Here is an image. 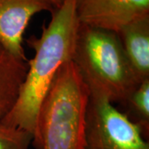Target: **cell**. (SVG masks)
<instances>
[{
    "label": "cell",
    "mask_w": 149,
    "mask_h": 149,
    "mask_svg": "<svg viewBox=\"0 0 149 149\" xmlns=\"http://www.w3.org/2000/svg\"><path fill=\"white\" fill-rule=\"evenodd\" d=\"M51 13L49 23L42 25L41 36L32 35L27 39L34 56L27 61V74L14 105L1 120L27 131L33 140L41 104L59 70L72 59L80 26L75 0H65Z\"/></svg>",
    "instance_id": "1"
},
{
    "label": "cell",
    "mask_w": 149,
    "mask_h": 149,
    "mask_svg": "<svg viewBox=\"0 0 149 149\" xmlns=\"http://www.w3.org/2000/svg\"><path fill=\"white\" fill-rule=\"evenodd\" d=\"M90 91L74 63L56 74L38 111L36 149H84Z\"/></svg>",
    "instance_id": "2"
},
{
    "label": "cell",
    "mask_w": 149,
    "mask_h": 149,
    "mask_svg": "<svg viewBox=\"0 0 149 149\" xmlns=\"http://www.w3.org/2000/svg\"><path fill=\"white\" fill-rule=\"evenodd\" d=\"M90 95L123 104L139 85L117 33L80 24L72 56Z\"/></svg>",
    "instance_id": "3"
},
{
    "label": "cell",
    "mask_w": 149,
    "mask_h": 149,
    "mask_svg": "<svg viewBox=\"0 0 149 149\" xmlns=\"http://www.w3.org/2000/svg\"><path fill=\"white\" fill-rule=\"evenodd\" d=\"M84 149H149L137 123L107 100L90 95Z\"/></svg>",
    "instance_id": "4"
},
{
    "label": "cell",
    "mask_w": 149,
    "mask_h": 149,
    "mask_svg": "<svg viewBox=\"0 0 149 149\" xmlns=\"http://www.w3.org/2000/svg\"><path fill=\"white\" fill-rule=\"evenodd\" d=\"M75 11L80 24L117 33L149 15V0H75Z\"/></svg>",
    "instance_id": "5"
},
{
    "label": "cell",
    "mask_w": 149,
    "mask_h": 149,
    "mask_svg": "<svg viewBox=\"0 0 149 149\" xmlns=\"http://www.w3.org/2000/svg\"><path fill=\"white\" fill-rule=\"evenodd\" d=\"M47 0H0V46L15 58L27 61L23 35L32 17L41 12H52Z\"/></svg>",
    "instance_id": "6"
},
{
    "label": "cell",
    "mask_w": 149,
    "mask_h": 149,
    "mask_svg": "<svg viewBox=\"0 0 149 149\" xmlns=\"http://www.w3.org/2000/svg\"><path fill=\"white\" fill-rule=\"evenodd\" d=\"M117 35L139 82L149 79V15L131 22Z\"/></svg>",
    "instance_id": "7"
},
{
    "label": "cell",
    "mask_w": 149,
    "mask_h": 149,
    "mask_svg": "<svg viewBox=\"0 0 149 149\" xmlns=\"http://www.w3.org/2000/svg\"><path fill=\"white\" fill-rule=\"evenodd\" d=\"M27 61L15 58L0 46V121L16 102L27 74Z\"/></svg>",
    "instance_id": "8"
},
{
    "label": "cell",
    "mask_w": 149,
    "mask_h": 149,
    "mask_svg": "<svg viewBox=\"0 0 149 149\" xmlns=\"http://www.w3.org/2000/svg\"><path fill=\"white\" fill-rule=\"evenodd\" d=\"M127 108L124 113L143 130L145 137L149 133V79L139 83L123 104Z\"/></svg>",
    "instance_id": "9"
},
{
    "label": "cell",
    "mask_w": 149,
    "mask_h": 149,
    "mask_svg": "<svg viewBox=\"0 0 149 149\" xmlns=\"http://www.w3.org/2000/svg\"><path fill=\"white\" fill-rule=\"evenodd\" d=\"M32 141L33 137L27 131L0 121V149H29Z\"/></svg>",
    "instance_id": "10"
},
{
    "label": "cell",
    "mask_w": 149,
    "mask_h": 149,
    "mask_svg": "<svg viewBox=\"0 0 149 149\" xmlns=\"http://www.w3.org/2000/svg\"><path fill=\"white\" fill-rule=\"evenodd\" d=\"M47 1L53 7V8H58L65 2V0H47Z\"/></svg>",
    "instance_id": "11"
}]
</instances>
